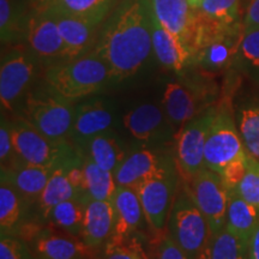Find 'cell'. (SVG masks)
I'll return each mask as SVG.
<instances>
[{
    "label": "cell",
    "mask_w": 259,
    "mask_h": 259,
    "mask_svg": "<svg viewBox=\"0 0 259 259\" xmlns=\"http://www.w3.org/2000/svg\"><path fill=\"white\" fill-rule=\"evenodd\" d=\"M53 227L38 229L32 236V253L37 259H92L90 250L80 236L57 232Z\"/></svg>",
    "instance_id": "cell-12"
},
{
    "label": "cell",
    "mask_w": 259,
    "mask_h": 259,
    "mask_svg": "<svg viewBox=\"0 0 259 259\" xmlns=\"http://www.w3.org/2000/svg\"><path fill=\"white\" fill-rule=\"evenodd\" d=\"M173 168L161 156L149 149H138L126 155L121 163L114 170L116 186L137 189L149 178L163 173Z\"/></svg>",
    "instance_id": "cell-14"
},
{
    "label": "cell",
    "mask_w": 259,
    "mask_h": 259,
    "mask_svg": "<svg viewBox=\"0 0 259 259\" xmlns=\"http://www.w3.org/2000/svg\"><path fill=\"white\" fill-rule=\"evenodd\" d=\"M0 161H2V169H8L17 162L21 161L18 157L12 141L11 134V121L2 118V125H0Z\"/></svg>",
    "instance_id": "cell-39"
},
{
    "label": "cell",
    "mask_w": 259,
    "mask_h": 259,
    "mask_svg": "<svg viewBox=\"0 0 259 259\" xmlns=\"http://www.w3.org/2000/svg\"><path fill=\"white\" fill-rule=\"evenodd\" d=\"M178 178L173 168L151 177L137 186L145 220L156 233H163L174 202Z\"/></svg>",
    "instance_id": "cell-10"
},
{
    "label": "cell",
    "mask_w": 259,
    "mask_h": 259,
    "mask_svg": "<svg viewBox=\"0 0 259 259\" xmlns=\"http://www.w3.org/2000/svg\"><path fill=\"white\" fill-rule=\"evenodd\" d=\"M30 2L32 12H41L50 8L53 0H29Z\"/></svg>",
    "instance_id": "cell-44"
},
{
    "label": "cell",
    "mask_w": 259,
    "mask_h": 259,
    "mask_svg": "<svg viewBox=\"0 0 259 259\" xmlns=\"http://www.w3.org/2000/svg\"><path fill=\"white\" fill-rule=\"evenodd\" d=\"M122 124L137 141L150 142L160 134L164 124V114L153 103H143L126 113Z\"/></svg>",
    "instance_id": "cell-24"
},
{
    "label": "cell",
    "mask_w": 259,
    "mask_h": 259,
    "mask_svg": "<svg viewBox=\"0 0 259 259\" xmlns=\"http://www.w3.org/2000/svg\"><path fill=\"white\" fill-rule=\"evenodd\" d=\"M238 57L246 66L259 71V28L245 30Z\"/></svg>",
    "instance_id": "cell-38"
},
{
    "label": "cell",
    "mask_w": 259,
    "mask_h": 259,
    "mask_svg": "<svg viewBox=\"0 0 259 259\" xmlns=\"http://www.w3.org/2000/svg\"><path fill=\"white\" fill-rule=\"evenodd\" d=\"M102 247L99 259H150L143 242L136 234L109 238Z\"/></svg>",
    "instance_id": "cell-32"
},
{
    "label": "cell",
    "mask_w": 259,
    "mask_h": 259,
    "mask_svg": "<svg viewBox=\"0 0 259 259\" xmlns=\"http://www.w3.org/2000/svg\"><path fill=\"white\" fill-rule=\"evenodd\" d=\"M244 29H255L259 28V0H251L250 5L246 10V15L244 21Z\"/></svg>",
    "instance_id": "cell-42"
},
{
    "label": "cell",
    "mask_w": 259,
    "mask_h": 259,
    "mask_svg": "<svg viewBox=\"0 0 259 259\" xmlns=\"http://www.w3.org/2000/svg\"><path fill=\"white\" fill-rule=\"evenodd\" d=\"M248 259H259V223L248 242Z\"/></svg>",
    "instance_id": "cell-43"
},
{
    "label": "cell",
    "mask_w": 259,
    "mask_h": 259,
    "mask_svg": "<svg viewBox=\"0 0 259 259\" xmlns=\"http://www.w3.org/2000/svg\"><path fill=\"white\" fill-rule=\"evenodd\" d=\"M56 168L34 166L21 160L8 169H2V179L10 181L29 202H38Z\"/></svg>",
    "instance_id": "cell-21"
},
{
    "label": "cell",
    "mask_w": 259,
    "mask_h": 259,
    "mask_svg": "<svg viewBox=\"0 0 259 259\" xmlns=\"http://www.w3.org/2000/svg\"><path fill=\"white\" fill-rule=\"evenodd\" d=\"M25 37L35 58L48 66L66 60V48L59 27L48 9L32 14L28 21Z\"/></svg>",
    "instance_id": "cell-11"
},
{
    "label": "cell",
    "mask_w": 259,
    "mask_h": 259,
    "mask_svg": "<svg viewBox=\"0 0 259 259\" xmlns=\"http://www.w3.org/2000/svg\"><path fill=\"white\" fill-rule=\"evenodd\" d=\"M114 116L102 100H89L74 107L73 122L70 138L77 145L109 131Z\"/></svg>",
    "instance_id": "cell-15"
},
{
    "label": "cell",
    "mask_w": 259,
    "mask_h": 259,
    "mask_svg": "<svg viewBox=\"0 0 259 259\" xmlns=\"http://www.w3.org/2000/svg\"><path fill=\"white\" fill-rule=\"evenodd\" d=\"M56 17L59 31L66 48V60L80 57L95 47L99 25L84 19L72 17L48 9Z\"/></svg>",
    "instance_id": "cell-18"
},
{
    "label": "cell",
    "mask_w": 259,
    "mask_h": 259,
    "mask_svg": "<svg viewBox=\"0 0 259 259\" xmlns=\"http://www.w3.org/2000/svg\"><path fill=\"white\" fill-rule=\"evenodd\" d=\"M240 132L244 148L248 156L259 161V107L244 108L239 116Z\"/></svg>",
    "instance_id": "cell-33"
},
{
    "label": "cell",
    "mask_w": 259,
    "mask_h": 259,
    "mask_svg": "<svg viewBox=\"0 0 259 259\" xmlns=\"http://www.w3.org/2000/svg\"><path fill=\"white\" fill-rule=\"evenodd\" d=\"M45 80L51 92L74 102L100 92L113 77L106 61L92 50L80 57L48 66Z\"/></svg>",
    "instance_id": "cell-2"
},
{
    "label": "cell",
    "mask_w": 259,
    "mask_h": 259,
    "mask_svg": "<svg viewBox=\"0 0 259 259\" xmlns=\"http://www.w3.org/2000/svg\"><path fill=\"white\" fill-rule=\"evenodd\" d=\"M211 259H248V244L229 231L227 227L211 235L210 239Z\"/></svg>",
    "instance_id": "cell-31"
},
{
    "label": "cell",
    "mask_w": 259,
    "mask_h": 259,
    "mask_svg": "<svg viewBox=\"0 0 259 259\" xmlns=\"http://www.w3.org/2000/svg\"><path fill=\"white\" fill-rule=\"evenodd\" d=\"M205 97L202 93L178 82L167 84L163 93L164 113L178 131L187 122L206 111Z\"/></svg>",
    "instance_id": "cell-13"
},
{
    "label": "cell",
    "mask_w": 259,
    "mask_h": 259,
    "mask_svg": "<svg viewBox=\"0 0 259 259\" xmlns=\"http://www.w3.org/2000/svg\"><path fill=\"white\" fill-rule=\"evenodd\" d=\"M258 223L259 209L242 198L236 190H229L226 216L227 228L248 244Z\"/></svg>",
    "instance_id": "cell-25"
},
{
    "label": "cell",
    "mask_w": 259,
    "mask_h": 259,
    "mask_svg": "<svg viewBox=\"0 0 259 259\" xmlns=\"http://www.w3.org/2000/svg\"><path fill=\"white\" fill-rule=\"evenodd\" d=\"M245 151L231 107L223 103L216 109L215 119L206 138L204 164L209 169L221 174L227 164L238 158Z\"/></svg>",
    "instance_id": "cell-6"
},
{
    "label": "cell",
    "mask_w": 259,
    "mask_h": 259,
    "mask_svg": "<svg viewBox=\"0 0 259 259\" xmlns=\"http://www.w3.org/2000/svg\"><path fill=\"white\" fill-rule=\"evenodd\" d=\"M79 156H82V155H79ZM76 158H73V160H76ZM73 160L57 167L53 173H52L50 180H48L47 185L45 187L44 192H42L40 199L37 202L40 212L44 216V219H46L51 210L59 203L77 198V197H88L77 189L70 178L69 164Z\"/></svg>",
    "instance_id": "cell-22"
},
{
    "label": "cell",
    "mask_w": 259,
    "mask_h": 259,
    "mask_svg": "<svg viewBox=\"0 0 259 259\" xmlns=\"http://www.w3.org/2000/svg\"><path fill=\"white\" fill-rule=\"evenodd\" d=\"M0 34L3 44H14L24 35L21 12L11 0H0Z\"/></svg>",
    "instance_id": "cell-35"
},
{
    "label": "cell",
    "mask_w": 259,
    "mask_h": 259,
    "mask_svg": "<svg viewBox=\"0 0 259 259\" xmlns=\"http://www.w3.org/2000/svg\"><path fill=\"white\" fill-rule=\"evenodd\" d=\"M83 169L85 177V190L89 198L111 202L113 194L118 187L114 179V173L102 169L85 156L83 161Z\"/></svg>",
    "instance_id": "cell-30"
},
{
    "label": "cell",
    "mask_w": 259,
    "mask_h": 259,
    "mask_svg": "<svg viewBox=\"0 0 259 259\" xmlns=\"http://www.w3.org/2000/svg\"><path fill=\"white\" fill-rule=\"evenodd\" d=\"M115 2L116 0H53L48 9L100 25Z\"/></svg>",
    "instance_id": "cell-29"
},
{
    "label": "cell",
    "mask_w": 259,
    "mask_h": 259,
    "mask_svg": "<svg viewBox=\"0 0 259 259\" xmlns=\"http://www.w3.org/2000/svg\"><path fill=\"white\" fill-rule=\"evenodd\" d=\"M0 259H37L23 239L12 234H2Z\"/></svg>",
    "instance_id": "cell-37"
},
{
    "label": "cell",
    "mask_w": 259,
    "mask_h": 259,
    "mask_svg": "<svg viewBox=\"0 0 259 259\" xmlns=\"http://www.w3.org/2000/svg\"><path fill=\"white\" fill-rule=\"evenodd\" d=\"M235 190L242 198L259 209V161L248 156L247 171Z\"/></svg>",
    "instance_id": "cell-36"
},
{
    "label": "cell",
    "mask_w": 259,
    "mask_h": 259,
    "mask_svg": "<svg viewBox=\"0 0 259 259\" xmlns=\"http://www.w3.org/2000/svg\"><path fill=\"white\" fill-rule=\"evenodd\" d=\"M189 193L205 216L211 235L226 227L229 190L219 173L204 167L189 181Z\"/></svg>",
    "instance_id": "cell-8"
},
{
    "label": "cell",
    "mask_w": 259,
    "mask_h": 259,
    "mask_svg": "<svg viewBox=\"0 0 259 259\" xmlns=\"http://www.w3.org/2000/svg\"><path fill=\"white\" fill-rule=\"evenodd\" d=\"M148 3L158 22L187 47L196 15V9L189 0H148Z\"/></svg>",
    "instance_id": "cell-20"
},
{
    "label": "cell",
    "mask_w": 259,
    "mask_h": 259,
    "mask_svg": "<svg viewBox=\"0 0 259 259\" xmlns=\"http://www.w3.org/2000/svg\"><path fill=\"white\" fill-rule=\"evenodd\" d=\"M78 148L87 158L92 160L102 169L113 173L126 156L118 139L111 134V131L88 139L79 144Z\"/></svg>",
    "instance_id": "cell-26"
},
{
    "label": "cell",
    "mask_w": 259,
    "mask_h": 259,
    "mask_svg": "<svg viewBox=\"0 0 259 259\" xmlns=\"http://www.w3.org/2000/svg\"><path fill=\"white\" fill-rule=\"evenodd\" d=\"M74 107L50 89L31 93L25 99L23 118L38 132L53 141H67L73 122Z\"/></svg>",
    "instance_id": "cell-5"
},
{
    "label": "cell",
    "mask_w": 259,
    "mask_h": 259,
    "mask_svg": "<svg viewBox=\"0 0 259 259\" xmlns=\"http://www.w3.org/2000/svg\"><path fill=\"white\" fill-rule=\"evenodd\" d=\"M198 10L223 24H242L240 22V0H203Z\"/></svg>",
    "instance_id": "cell-34"
},
{
    "label": "cell",
    "mask_w": 259,
    "mask_h": 259,
    "mask_svg": "<svg viewBox=\"0 0 259 259\" xmlns=\"http://www.w3.org/2000/svg\"><path fill=\"white\" fill-rule=\"evenodd\" d=\"M167 231L189 259H197L210 242L211 231L209 223L189 191H184L174 198Z\"/></svg>",
    "instance_id": "cell-4"
},
{
    "label": "cell",
    "mask_w": 259,
    "mask_h": 259,
    "mask_svg": "<svg viewBox=\"0 0 259 259\" xmlns=\"http://www.w3.org/2000/svg\"><path fill=\"white\" fill-rule=\"evenodd\" d=\"M114 231V210L108 200L89 199L84 215L82 240L88 247L100 248L109 240Z\"/></svg>",
    "instance_id": "cell-19"
},
{
    "label": "cell",
    "mask_w": 259,
    "mask_h": 259,
    "mask_svg": "<svg viewBox=\"0 0 259 259\" xmlns=\"http://www.w3.org/2000/svg\"><path fill=\"white\" fill-rule=\"evenodd\" d=\"M197 259H211L210 258V242L208 244V246H206L204 250L200 252L198 257H197Z\"/></svg>",
    "instance_id": "cell-45"
},
{
    "label": "cell",
    "mask_w": 259,
    "mask_h": 259,
    "mask_svg": "<svg viewBox=\"0 0 259 259\" xmlns=\"http://www.w3.org/2000/svg\"><path fill=\"white\" fill-rule=\"evenodd\" d=\"M248 167V155L245 153L240 155L238 158H235L234 161H232L231 163H228L225 167V169L221 171L220 176L222 177L223 183L227 186L228 190H235L239 186V184L241 183V180L244 179L246 171H247Z\"/></svg>",
    "instance_id": "cell-40"
},
{
    "label": "cell",
    "mask_w": 259,
    "mask_h": 259,
    "mask_svg": "<svg viewBox=\"0 0 259 259\" xmlns=\"http://www.w3.org/2000/svg\"><path fill=\"white\" fill-rule=\"evenodd\" d=\"M93 51L108 65L113 80L137 72L153 51L147 0H131L119 8Z\"/></svg>",
    "instance_id": "cell-1"
},
{
    "label": "cell",
    "mask_w": 259,
    "mask_h": 259,
    "mask_svg": "<svg viewBox=\"0 0 259 259\" xmlns=\"http://www.w3.org/2000/svg\"><path fill=\"white\" fill-rule=\"evenodd\" d=\"M35 56L24 48L15 47L3 54L0 66V102L5 111H15V106L34 79Z\"/></svg>",
    "instance_id": "cell-9"
},
{
    "label": "cell",
    "mask_w": 259,
    "mask_h": 259,
    "mask_svg": "<svg viewBox=\"0 0 259 259\" xmlns=\"http://www.w3.org/2000/svg\"><path fill=\"white\" fill-rule=\"evenodd\" d=\"M157 259H189L184 251L168 234L161 238L157 248Z\"/></svg>",
    "instance_id": "cell-41"
},
{
    "label": "cell",
    "mask_w": 259,
    "mask_h": 259,
    "mask_svg": "<svg viewBox=\"0 0 259 259\" xmlns=\"http://www.w3.org/2000/svg\"><path fill=\"white\" fill-rule=\"evenodd\" d=\"M11 134L16 153L28 164L59 167L82 155L67 141H53L44 136L23 116L11 120Z\"/></svg>",
    "instance_id": "cell-3"
},
{
    "label": "cell",
    "mask_w": 259,
    "mask_h": 259,
    "mask_svg": "<svg viewBox=\"0 0 259 259\" xmlns=\"http://www.w3.org/2000/svg\"><path fill=\"white\" fill-rule=\"evenodd\" d=\"M216 109L218 107H210L178 131L176 143L177 166L181 176L187 181L205 167L204 150L210 127L215 119Z\"/></svg>",
    "instance_id": "cell-7"
},
{
    "label": "cell",
    "mask_w": 259,
    "mask_h": 259,
    "mask_svg": "<svg viewBox=\"0 0 259 259\" xmlns=\"http://www.w3.org/2000/svg\"><path fill=\"white\" fill-rule=\"evenodd\" d=\"M244 32L245 29H242L211 42L200 50L192 60L204 70L220 71L226 69L238 57Z\"/></svg>",
    "instance_id": "cell-23"
},
{
    "label": "cell",
    "mask_w": 259,
    "mask_h": 259,
    "mask_svg": "<svg viewBox=\"0 0 259 259\" xmlns=\"http://www.w3.org/2000/svg\"><path fill=\"white\" fill-rule=\"evenodd\" d=\"M148 2V0H147ZM149 21L151 27V40H153V51L162 66L168 70L180 72L187 63L192 59L191 52L183 44V41L162 25L148 3Z\"/></svg>",
    "instance_id": "cell-16"
},
{
    "label": "cell",
    "mask_w": 259,
    "mask_h": 259,
    "mask_svg": "<svg viewBox=\"0 0 259 259\" xmlns=\"http://www.w3.org/2000/svg\"><path fill=\"white\" fill-rule=\"evenodd\" d=\"M114 210V231L111 238H125L136 234L145 219L137 191L118 186L111 200Z\"/></svg>",
    "instance_id": "cell-17"
},
{
    "label": "cell",
    "mask_w": 259,
    "mask_h": 259,
    "mask_svg": "<svg viewBox=\"0 0 259 259\" xmlns=\"http://www.w3.org/2000/svg\"><path fill=\"white\" fill-rule=\"evenodd\" d=\"M189 3L193 9H199V6L202 5L203 0H189Z\"/></svg>",
    "instance_id": "cell-46"
},
{
    "label": "cell",
    "mask_w": 259,
    "mask_h": 259,
    "mask_svg": "<svg viewBox=\"0 0 259 259\" xmlns=\"http://www.w3.org/2000/svg\"><path fill=\"white\" fill-rule=\"evenodd\" d=\"M25 199L22 193L5 179L0 185V229L2 234H12L19 229L24 216Z\"/></svg>",
    "instance_id": "cell-28"
},
{
    "label": "cell",
    "mask_w": 259,
    "mask_h": 259,
    "mask_svg": "<svg viewBox=\"0 0 259 259\" xmlns=\"http://www.w3.org/2000/svg\"><path fill=\"white\" fill-rule=\"evenodd\" d=\"M90 198L88 197H77L59 203L51 210L46 220L51 227L58 231L69 233V234L82 235L85 206Z\"/></svg>",
    "instance_id": "cell-27"
}]
</instances>
